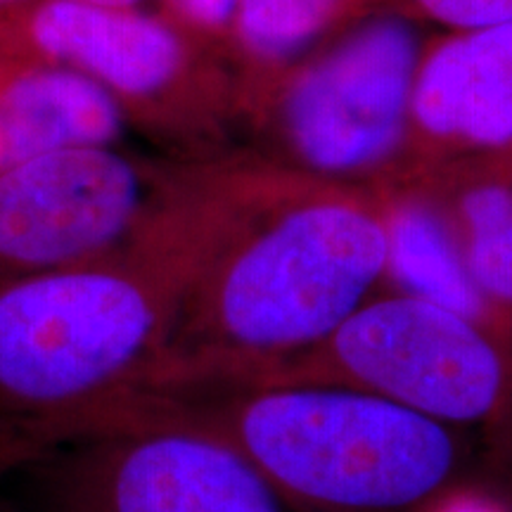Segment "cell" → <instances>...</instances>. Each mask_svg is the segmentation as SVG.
Instances as JSON below:
<instances>
[{
    "mask_svg": "<svg viewBox=\"0 0 512 512\" xmlns=\"http://www.w3.org/2000/svg\"><path fill=\"white\" fill-rule=\"evenodd\" d=\"M183 233L188 278L174 335L138 396L245 380L309 351L387 280L380 192L266 159L185 185Z\"/></svg>",
    "mask_w": 512,
    "mask_h": 512,
    "instance_id": "6da1fadb",
    "label": "cell"
},
{
    "mask_svg": "<svg viewBox=\"0 0 512 512\" xmlns=\"http://www.w3.org/2000/svg\"><path fill=\"white\" fill-rule=\"evenodd\" d=\"M188 278L174 223L110 259L0 278V437L38 458L136 399Z\"/></svg>",
    "mask_w": 512,
    "mask_h": 512,
    "instance_id": "7a4b0ae2",
    "label": "cell"
},
{
    "mask_svg": "<svg viewBox=\"0 0 512 512\" xmlns=\"http://www.w3.org/2000/svg\"><path fill=\"white\" fill-rule=\"evenodd\" d=\"M121 418L226 439L299 512H430L465 467L456 427L339 384H188L138 396L107 422Z\"/></svg>",
    "mask_w": 512,
    "mask_h": 512,
    "instance_id": "3957f363",
    "label": "cell"
},
{
    "mask_svg": "<svg viewBox=\"0 0 512 512\" xmlns=\"http://www.w3.org/2000/svg\"><path fill=\"white\" fill-rule=\"evenodd\" d=\"M268 88L247 121L280 169L382 192L406 178L411 102L425 50L418 24L368 15ZM344 27V29H347Z\"/></svg>",
    "mask_w": 512,
    "mask_h": 512,
    "instance_id": "277c9868",
    "label": "cell"
},
{
    "mask_svg": "<svg viewBox=\"0 0 512 512\" xmlns=\"http://www.w3.org/2000/svg\"><path fill=\"white\" fill-rule=\"evenodd\" d=\"M320 382L399 403L448 427L498 418L512 368L494 332L403 292L373 294L323 342L235 382Z\"/></svg>",
    "mask_w": 512,
    "mask_h": 512,
    "instance_id": "5b68a950",
    "label": "cell"
},
{
    "mask_svg": "<svg viewBox=\"0 0 512 512\" xmlns=\"http://www.w3.org/2000/svg\"><path fill=\"white\" fill-rule=\"evenodd\" d=\"M36 460L53 512H299L233 444L181 422L112 420Z\"/></svg>",
    "mask_w": 512,
    "mask_h": 512,
    "instance_id": "8992f818",
    "label": "cell"
},
{
    "mask_svg": "<svg viewBox=\"0 0 512 512\" xmlns=\"http://www.w3.org/2000/svg\"><path fill=\"white\" fill-rule=\"evenodd\" d=\"M176 190L152 188L110 145L69 147L0 171V278L131 252Z\"/></svg>",
    "mask_w": 512,
    "mask_h": 512,
    "instance_id": "52a82bcc",
    "label": "cell"
},
{
    "mask_svg": "<svg viewBox=\"0 0 512 512\" xmlns=\"http://www.w3.org/2000/svg\"><path fill=\"white\" fill-rule=\"evenodd\" d=\"M512 145V22L425 43L411 102L403 183ZM401 183V185H403Z\"/></svg>",
    "mask_w": 512,
    "mask_h": 512,
    "instance_id": "ba28073f",
    "label": "cell"
},
{
    "mask_svg": "<svg viewBox=\"0 0 512 512\" xmlns=\"http://www.w3.org/2000/svg\"><path fill=\"white\" fill-rule=\"evenodd\" d=\"M27 31L38 53L100 83L119 102L162 100L195 74L188 41L133 8L43 0L31 10Z\"/></svg>",
    "mask_w": 512,
    "mask_h": 512,
    "instance_id": "9c48e42d",
    "label": "cell"
},
{
    "mask_svg": "<svg viewBox=\"0 0 512 512\" xmlns=\"http://www.w3.org/2000/svg\"><path fill=\"white\" fill-rule=\"evenodd\" d=\"M121 131V102L69 67L31 69L0 88V171L69 147L110 145Z\"/></svg>",
    "mask_w": 512,
    "mask_h": 512,
    "instance_id": "30bf717a",
    "label": "cell"
},
{
    "mask_svg": "<svg viewBox=\"0 0 512 512\" xmlns=\"http://www.w3.org/2000/svg\"><path fill=\"white\" fill-rule=\"evenodd\" d=\"M387 223V280L394 292L427 299L491 328V306L472 283L458 238L439 202L418 183L380 192Z\"/></svg>",
    "mask_w": 512,
    "mask_h": 512,
    "instance_id": "8fae6325",
    "label": "cell"
},
{
    "mask_svg": "<svg viewBox=\"0 0 512 512\" xmlns=\"http://www.w3.org/2000/svg\"><path fill=\"white\" fill-rule=\"evenodd\" d=\"M349 0H235L230 60L249 117L268 88L313 43L337 34Z\"/></svg>",
    "mask_w": 512,
    "mask_h": 512,
    "instance_id": "7c38bea8",
    "label": "cell"
},
{
    "mask_svg": "<svg viewBox=\"0 0 512 512\" xmlns=\"http://www.w3.org/2000/svg\"><path fill=\"white\" fill-rule=\"evenodd\" d=\"M456 233L472 283L491 306H512V188L441 174L420 181Z\"/></svg>",
    "mask_w": 512,
    "mask_h": 512,
    "instance_id": "4fadbf2b",
    "label": "cell"
},
{
    "mask_svg": "<svg viewBox=\"0 0 512 512\" xmlns=\"http://www.w3.org/2000/svg\"><path fill=\"white\" fill-rule=\"evenodd\" d=\"M368 15H394L418 27L434 24L458 34L510 24L512 0H349L339 31Z\"/></svg>",
    "mask_w": 512,
    "mask_h": 512,
    "instance_id": "5bb4252c",
    "label": "cell"
},
{
    "mask_svg": "<svg viewBox=\"0 0 512 512\" xmlns=\"http://www.w3.org/2000/svg\"><path fill=\"white\" fill-rule=\"evenodd\" d=\"M188 27L207 41L209 46H226L230 50L235 0H171Z\"/></svg>",
    "mask_w": 512,
    "mask_h": 512,
    "instance_id": "9a60e30c",
    "label": "cell"
},
{
    "mask_svg": "<svg viewBox=\"0 0 512 512\" xmlns=\"http://www.w3.org/2000/svg\"><path fill=\"white\" fill-rule=\"evenodd\" d=\"M434 512H501L491 503L482 501V498H463V496H446L444 501L432 508Z\"/></svg>",
    "mask_w": 512,
    "mask_h": 512,
    "instance_id": "2e32d148",
    "label": "cell"
},
{
    "mask_svg": "<svg viewBox=\"0 0 512 512\" xmlns=\"http://www.w3.org/2000/svg\"><path fill=\"white\" fill-rule=\"evenodd\" d=\"M24 463H29L27 448L12 444V441L0 439V467L8 472H15L17 467H24Z\"/></svg>",
    "mask_w": 512,
    "mask_h": 512,
    "instance_id": "e0dca14e",
    "label": "cell"
},
{
    "mask_svg": "<svg viewBox=\"0 0 512 512\" xmlns=\"http://www.w3.org/2000/svg\"><path fill=\"white\" fill-rule=\"evenodd\" d=\"M83 3H95V5H107V8H133L136 10L145 0H83Z\"/></svg>",
    "mask_w": 512,
    "mask_h": 512,
    "instance_id": "ac0fdd59",
    "label": "cell"
},
{
    "mask_svg": "<svg viewBox=\"0 0 512 512\" xmlns=\"http://www.w3.org/2000/svg\"><path fill=\"white\" fill-rule=\"evenodd\" d=\"M15 3H24V0H0V8H5V5H15Z\"/></svg>",
    "mask_w": 512,
    "mask_h": 512,
    "instance_id": "d6986e66",
    "label": "cell"
},
{
    "mask_svg": "<svg viewBox=\"0 0 512 512\" xmlns=\"http://www.w3.org/2000/svg\"><path fill=\"white\" fill-rule=\"evenodd\" d=\"M0 475H3V472H0Z\"/></svg>",
    "mask_w": 512,
    "mask_h": 512,
    "instance_id": "ffe728a7",
    "label": "cell"
}]
</instances>
